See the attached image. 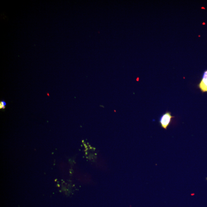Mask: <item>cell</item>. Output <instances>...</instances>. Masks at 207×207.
<instances>
[{
  "mask_svg": "<svg viewBox=\"0 0 207 207\" xmlns=\"http://www.w3.org/2000/svg\"><path fill=\"white\" fill-rule=\"evenodd\" d=\"M172 117H173L171 116V113L168 112L162 115L160 118V122L163 129H166L167 127L170 124L171 118Z\"/></svg>",
  "mask_w": 207,
  "mask_h": 207,
  "instance_id": "1",
  "label": "cell"
},
{
  "mask_svg": "<svg viewBox=\"0 0 207 207\" xmlns=\"http://www.w3.org/2000/svg\"><path fill=\"white\" fill-rule=\"evenodd\" d=\"M199 87L202 92H207V70L204 73L202 80L199 84Z\"/></svg>",
  "mask_w": 207,
  "mask_h": 207,
  "instance_id": "2",
  "label": "cell"
},
{
  "mask_svg": "<svg viewBox=\"0 0 207 207\" xmlns=\"http://www.w3.org/2000/svg\"><path fill=\"white\" fill-rule=\"evenodd\" d=\"M6 102L4 101H2L0 103V108L1 109H4L6 106Z\"/></svg>",
  "mask_w": 207,
  "mask_h": 207,
  "instance_id": "3",
  "label": "cell"
}]
</instances>
